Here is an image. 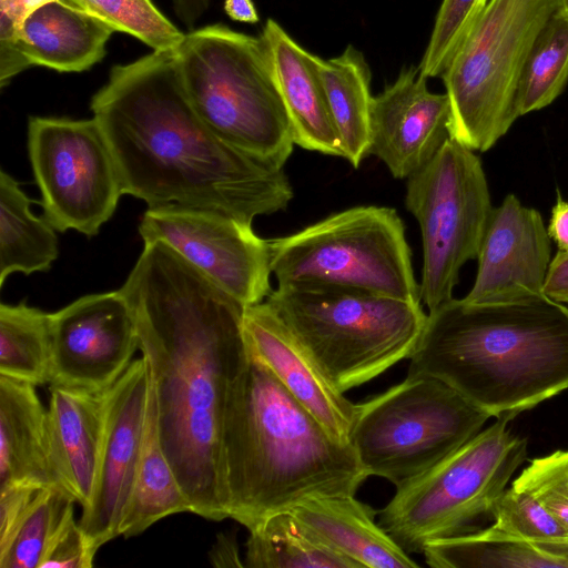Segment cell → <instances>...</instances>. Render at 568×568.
<instances>
[{"instance_id": "1", "label": "cell", "mask_w": 568, "mask_h": 568, "mask_svg": "<svg viewBox=\"0 0 568 568\" xmlns=\"http://www.w3.org/2000/svg\"><path fill=\"white\" fill-rule=\"evenodd\" d=\"M120 291L149 363L161 444L191 513L229 518L222 427L250 356L245 306L162 242L144 244Z\"/></svg>"}, {"instance_id": "2", "label": "cell", "mask_w": 568, "mask_h": 568, "mask_svg": "<svg viewBox=\"0 0 568 568\" xmlns=\"http://www.w3.org/2000/svg\"><path fill=\"white\" fill-rule=\"evenodd\" d=\"M90 108L112 149L123 194L149 207L210 210L252 225L293 199L283 169L226 142L199 116L175 50L114 65Z\"/></svg>"}, {"instance_id": "3", "label": "cell", "mask_w": 568, "mask_h": 568, "mask_svg": "<svg viewBox=\"0 0 568 568\" xmlns=\"http://www.w3.org/2000/svg\"><path fill=\"white\" fill-rule=\"evenodd\" d=\"M408 374L449 385L489 417L516 416L568 388V306L545 293L427 314Z\"/></svg>"}, {"instance_id": "4", "label": "cell", "mask_w": 568, "mask_h": 568, "mask_svg": "<svg viewBox=\"0 0 568 568\" xmlns=\"http://www.w3.org/2000/svg\"><path fill=\"white\" fill-rule=\"evenodd\" d=\"M248 354L223 418L227 517L250 530L308 498L354 496L369 475L351 444L333 436Z\"/></svg>"}, {"instance_id": "5", "label": "cell", "mask_w": 568, "mask_h": 568, "mask_svg": "<svg viewBox=\"0 0 568 568\" xmlns=\"http://www.w3.org/2000/svg\"><path fill=\"white\" fill-rule=\"evenodd\" d=\"M175 58L199 116L226 142L283 169L294 141L262 37L210 24L185 33Z\"/></svg>"}, {"instance_id": "6", "label": "cell", "mask_w": 568, "mask_h": 568, "mask_svg": "<svg viewBox=\"0 0 568 568\" xmlns=\"http://www.w3.org/2000/svg\"><path fill=\"white\" fill-rule=\"evenodd\" d=\"M265 301L343 393L409 359L427 318L418 302L339 285L277 284Z\"/></svg>"}, {"instance_id": "7", "label": "cell", "mask_w": 568, "mask_h": 568, "mask_svg": "<svg viewBox=\"0 0 568 568\" xmlns=\"http://www.w3.org/2000/svg\"><path fill=\"white\" fill-rule=\"evenodd\" d=\"M504 415L488 428L396 487L378 524L407 552L429 541L478 530L493 518L506 485L526 457L527 442L511 434Z\"/></svg>"}, {"instance_id": "8", "label": "cell", "mask_w": 568, "mask_h": 568, "mask_svg": "<svg viewBox=\"0 0 568 568\" xmlns=\"http://www.w3.org/2000/svg\"><path fill=\"white\" fill-rule=\"evenodd\" d=\"M560 0H489L440 75L449 138L485 152L518 118L516 95L532 44Z\"/></svg>"}, {"instance_id": "9", "label": "cell", "mask_w": 568, "mask_h": 568, "mask_svg": "<svg viewBox=\"0 0 568 568\" xmlns=\"http://www.w3.org/2000/svg\"><path fill=\"white\" fill-rule=\"evenodd\" d=\"M267 241L277 284L339 285L422 303L405 225L392 207H349Z\"/></svg>"}, {"instance_id": "10", "label": "cell", "mask_w": 568, "mask_h": 568, "mask_svg": "<svg viewBox=\"0 0 568 568\" xmlns=\"http://www.w3.org/2000/svg\"><path fill=\"white\" fill-rule=\"evenodd\" d=\"M488 418L440 379L407 374L357 404L349 444L369 476L398 487L476 436Z\"/></svg>"}, {"instance_id": "11", "label": "cell", "mask_w": 568, "mask_h": 568, "mask_svg": "<svg viewBox=\"0 0 568 568\" xmlns=\"http://www.w3.org/2000/svg\"><path fill=\"white\" fill-rule=\"evenodd\" d=\"M405 205L419 225V295L432 311L453 298L462 267L477 258L494 209L479 156L448 138L407 179Z\"/></svg>"}, {"instance_id": "12", "label": "cell", "mask_w": 568, "mask_h": 568, "mask_svg": "<svg viewBox=\"0 0 568 568\" xmlns=\"http://www.w3.org/2000/svg\"><path fill=\"white\" fill-rule=\"evenodd\" d=\"M28 152L43 217L59 232H100L123 195L110 143L92 119L30 116Z\"/></svg>"}, {"instance_id": "13", "label": "cell", "mask_w": 568, "mask_h": 568, "mask_svg": "<svg viewBox=\"0 0 568 568\" xmlns=\"http://www.w3.org/2000/svg\"><path fill=\"white\" fill-rule=\"evenodd\" d=\"M146 243L162 242L245 307L272 292L268 241L225 214L168 204L149 207L139 225Z\"/></svg>"}, {"instance_id": "14", "label": "cell", "mask_w": 568, "mask_h": 568, "mask_svg": "<svg viewBox=\"0 0 568 568\" xmlns=\"http://www.w3.org/2000/svg\"><path fill=\"white\" fill-rule=\"evenodd\" d=\"M150 378L149 363L142 355L105 390L95 485L79 521L94 556L100 547L120 536L143 448Z\"/></svg>"}, {"instance_id": "15", "label": "cell", "mask_w": 568, "mask_h": 568, "mask_svg": "<svg viewBox=\"0 0 568 568\" xmlns=\"http://www.w3.org/2000/svg\"><path fill=\"white\" fill-rule=\"evenodd\" d=\"M51 383L104 392L140 348L132 310L121 291L84 295L50 318Z\"/></svg>"}, {"instance_id": "16", "label": "cell", "mask_w": 568, "mask_h": 568, "mask_svg": "<svg viewBox=\"0 0 568 568\" xmlns=\"http://www.w3.org/2000/svg\"><path fill=\"white\" fill-rule=\"evenodd\" d=\"M446 93L428 90L417 67L403 68L396 80L373 97L368 155L378 158L396 179H408L449 138Z\"/></svg>"}, {"instance_id": "17", "label": "cell", "mask_w": 568, "mask_h": 568, "mask_svg": "<svg viewBox=\"0 0 568 568\" xmlns=\"http://www.w3.org/2000/svg\"><path fill=\"white\" fill-rule=\"evenodd\" d=\"M475 282L464 297L473 303L508 301L544 293L551 261L550 237L540 213L508 194L494 207Z\"/></svg>"}, {"instance_id": "18", "label": "cell", "mask_w": 568, "mask_h": 568, "mask_svg": "<svg viewBox=\"0 0 568 568\" xmlns=\"http://www.w3.org/2000/svg\"><path fill=\"white\" fill-rule=\"evenodd\" d=\"M243 332L260 359L333 436L349 444L357 404L352 403L266 302L246 306Z\"/></svg>"}, {"instance_id": "19", "label": "cell", "mask_w": 568, "mask_h": 568, "mask_svg": "<svg viewBox=\"0 0 568 568\" xmlns=\"http://www.w3.org/2000/svg\"><path fill=\"white\" fill-rule=\"evenodd\" d=\"M105 390L50 385L47 410L53 467L62 489L82 508L90 503L97 479Z\"/></svg>"}, {"instance_id": "20", "label": "cell", "mask_w": 568, "mask_h": 568, "mask_svg": "<svg viewBox=\"0 0 568 568\" xmlns=\"http://www.w3.org/2000/svg\"><path fill=\"white\" fill-rule=\"evenodd\" d=\"M265 43L274 81L287 113L294 144L341 156L337 131L313 53L303 49L273 19L260 34Z\"/></svg>"}, {"instance_id": "21", "label": "cell", "mask_w": 568, "mask_h": 568, "mask_svg": "<svg viewBox=\"0 0 568 568\" xmlns=\"http://www.w3.org/2000/svg\"><path fill=\"white\" fill-rule=\"evenodd\" d=\"M36 385L0 375V487L61 488L50 447L48 410Z\"/></svg>"}, {"instance_id": "22", "label": "cell", "mask_w": 568, "mask_h": 568, "mask_svg": "<svg viewBox=\"0 0 568 568\" xmlns=\"http://www.w3.org/2000/svg\"><path fill=\"white\" fill-rule=\"evenodd\" d=\"M114 30L71 0H53L30 12L20 27L31 65L82 72L100 62Z\"/></svg>"}, {"instance_id": "23", "label": "cell", "mask_w": 568, "mask_h": 568, "mask_svg": "<svg viewBox=\"0 0 568 568\" xmlns=\"http://www.w3.org/2000/svg\"><path fill=\"white\" fill-rule=\"evenodd\" d=\"M291 513L358 568H416L419 565L375 521L376 511L352 495L308 498Z\"/></svg>"}, {"instance_id": "24", "label": "cell", "mask_w": 568, "mask_h": 568, "mask_svg": "<svg viewBox=\"0 0 568 568\" xmlns=\"http://www.w3.org/2000/svg\"><path fill=\"white\" fill-rule=\"evenodd\" d=\"M341 145V156L358 168L368 155L373 95L364 54L348 44L337 57L313 55Z\"/></svg>"}, {"instance_id": "25", "label": "cell", "mask_w": 568, "mask_h": 568, "mask_svg": "<svg viewBox=\"0 0 568 568\" xmlns=\"http://www.w3.org/2000/svg\"><path fill=\"white\" fill-rule=\"evenodd\" d=\"M422 554L434 568H568V546L532 542L491 526L429 541Z\"/></svg>"}, {"instance_id": "26", "label": "cell", "mask_w": 568, "mask_h": 568, "mask_svg": "<svg viewBox=\"0 0 568 568\" xmlns=\"http://www.w3.org/2000/svg\"><path fill=\"white\" fill-rule=\"evenodd\" d=\"M184 511L191 513V505L161 444L151 377L143 448L133 491L120 525V536H136L158 520Z\"/></svg>"}, {"instance_id": "27", "label": "cell", "mask_w": 568, "mask_h": 568, "mask_svg": "<svg viewBox=\"0 0 568 568\" xmlns=\"http://www.w3.org/2000/svg\"><path fill=\"white\" fill-rule=\"evenodd\" d=\"M19 183L0 171V286L12 273L47 272L59 255L55 229L30 210Z\"/></svg>"}, {"instance_id": "28", "label": "cell", "mask_w": 568, "mask_h": 568, "mask_svg": "<svg viewBox=\"0 0 568 568\" xmlns=\"http://www.w3.org/2000/svg\"><path fill=\"white\" fill-rule=\"evenodd\" d=\"M250 568H358L305 527L291 510L275 513L248 530Z\"/></svg>"}, {"instance_id": "29", "label": "cell", "mask_w": 568, "mask_h": 568, "mask_svg": "<svg viewBox=\"0 0 568 568\" xmlns=\"http://www.w3.org/2000/svg\"><path fill=\"white\" fill-rule=\"evenodd\" d=\"M51 313L26 303L0 304V375L31 383H51Z\"/></svg>"}, {"instance_id": "30", "label": "cell", "mask_w": 568, "mask_h": 568, "mask_svg": "<svg viewBox=\"0 0 568 568\" xmlns=\"http://www.w3.org/2000/svg\"><path fill=\"white\" fill-rule=\"evenodd\" d=\"M568 82V11H555L537 36L516 95L518 118L551 104Z\"/></svg>"}, {"instance_id": "31", "label": "cell", "mask_w": 568, "mask_h": 568, "mask_svg": "<svg viewBox=\"0 0 568 568\" xmlns=\"http://www.w3.org/2000/svg\"><path fill=\"white\" fill-rule=\"evenodd\" d=\"M74 501L61 488H41L9 545L0 551V567L42 568L54 537L73 514Z\"/></svg>"}, {"instance_id": "32", "label": "cell", "mask_w": 568, "mask_h": 568, "mask_svg": "<svg viewBox=\"0 0 568 568\" xmlns=\"http://www.w3.org/2000/svg\"><path fill=\"white\" fill-rule=\"evenodd\" d=\"M106 22L114 31L128 33L152 51L175 50L183 33L152 0H71Z\"/></svg>"}, {"instance_id": "33", "label": "cell", "mask_w": 568, "mask_h": 568, "mask_svg": "<svg viewBox=\"0 0 568 568\" xmlns=\"http://www.w3.org/2000/svg\"><path fill=\"white\" fill-rule=\"evenodd\" d=\"M491 527L532 542L568 546V528L530 494L510 487L493 511Z\"/></svg>"}, {"instance_id": "34", "label": "cell", "mask_w": 568, "mask_h": 568, "mask_svg": "<svg viewBox=\"0 0 568 568\" xmlns=\"http://www.w3.org/2000/svg\"><path fill=\"white\" fill-rule=\"evenodd\" d=\"M489 0H443L418 69L425 78L442 75L475 27Z\"/></svg>"}, {"instance_id": "35", "label": "cell", "mask_w": 568, "mask_h": 568, "mask_svg": "<svg viewBox=\"0 0 568 568\" xmlns=\"http://www.w3.org/2000/svg\"><path fill=\"white\" fill-rule=\"evenodd\" d=\"M511 487L534 496L568 528V450L534 459Z\"/></svg>"}, {"instance_id": "36", "label": "cell", "mask_w": 568, "mask_h": 568, "mask_svg": "<svg viewBox=\"0 0 568 568\" xmlns=\"http://www.w3.org/2000/svg\"><path fill=\"white\" fill-rule=\"evenodd\" d=\"M94 555L87 538L71 514L54 537L42 568H90Z\"/></svg>"}, {"instance_id": "37", "label": "cell", "mask_w": 568, "mask_h": 568, "mask_svg": "<svg viewBox=\"0 0 568 568\" xmlns=\"http://www.w3.org/2000/svg\"><path fill=\"white\" fill-rule=\"evenodd\" d=\"M22 19L11 8L0 6V87L31 67L21 49L20 27Z\"/></svg>"}, {"instance_id": "38", "label": "cell", "mask_w": 568, "mask_h": 568, "mask_svg": "<svg viewBox=\"0 0 568 568\" xmlns=\"http://www.w3.org/2000/svg\"><path fill=\"white\" fill-rule=\"evenodd\" d=\"M40 489L27 484L0 487V551L9 545Z\"/></svg>"}, {"instance_id": "39", "label": "cell", "mask_w": 568, "mask_h": 568, "mask_svg": "<svg viewBox=\"0 0 568 568\" xmlns=\"http://www.w3.org/2000/svg\"><path fill=\"white\" fill-rule=\"evenodd\" d=\"M544 293L568 305V253L558 251L551 258L544 284Z\"/></svg>"}, {"instance_id": "40", "label": "cell", "mask_w": 568, "mask_h": 568, "mask_svg": "<svg viewBox=\"0 0 568 568\" xmlns=\"http://www.w3.org/2000/svg\"><path fill=\"white\" fill-rule=\"evenodd\" d=\"M209 557L215 567H245L240 558L235 536L232 534L219 535Z\"/></svg>"}, {"instance_id": "41", "label": "cell", "mask_w": 568, "mask_h": 568, "mask_svg": "<svg viewBox=\"0 0 568 568\" xmlns=\"http://www.w3.org/2000/svg\"><path fill=\"white\" fill-rule=\"evenodd\" d=\"M547 232L558 246V251L568 253V201L559 194L551 210Z\"/></svg>"}, {"instance_id": "42", "label": "cell", "mask_w": 568, "mask_h": 568, "mask_svg": "<svg viewBox=\"0 0 568 568\" xmlns=\"http://www.w3.org/2000/svg\"><path fill=\"white\" fill-rule=\"evenodd\" d=\"M178 18L192 28L207 10L210 0H172Z\"/></svg>"}, {"instance_id": "43", "label": "cell", "mask_w": 568, "mask_h": 568, "mask_svg": "<svg viewBox=\"0 0 568 568\" xmlns=\"http://www.w3.org/2000/svg\"><path fill=\"white\" fill-rule=\"evenodd\" d=\"M224 10L234 21L256 23L260 20L252 0H225Z\"/></svg>"}, {"instance_id": "44", "label": "cell", "mask_w": 568, "mask_h": 568, "mask_svg": "<svg viewBox=\"0 0 568 568\" xmlns=\"http://www.w3.org/2000/svg\"><path fill=\"white\" fill-rule=\"evenodd\" d=\"M561 1V8L568 11V0H560Z\"/></svg>"}]
</instances>
